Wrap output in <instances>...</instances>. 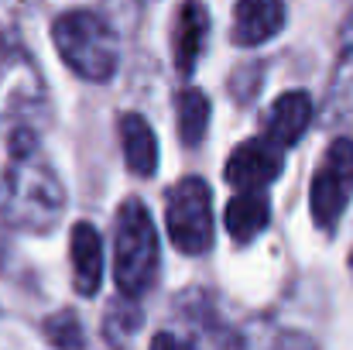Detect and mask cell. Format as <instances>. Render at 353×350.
Here are the masks:
<instances>
[{"label": "cell", "instance_id": "6da1fadb", "mask_svg": "<svg viewBox=\"0 0 353 350\" xmlns=\"http://www.w3.org/2000/svg\"><path fill=\"white\" fill-rule=\"evenodd\" d=\"M31 148L34 144L21 151V144H14V162L0 182V217L24 231H48L62 213L65 193L52 168L38 155H31Z\"/></svg>", "mask_w": 353, "mask_h": 350}, {"label": "cell", "instance_id": "7a4b0ae2", "mask_svg": "<svg viewBox=\"0 0 353 350\" xmlns=\"http://www.w3.org/2000/svg\"><path fill=\"white\" fill-rule=\"evenodd\" d=\"M158 278V231L141 200H123L114 220V282L123 299H141Z\"/></svg>", "mask_w": 353, "mask_h": 350}, {"label": "cell", "instance_id": "3957f363", "mask_svg": "<svg viewBox=\"0 0 353 350\" xmlns=\"http://www.w3.org/2000/svg\"><path fill=\"white\" fill-rule=\"evenodd\" d=\"M62 62L86 83H107L117 72V35L93 10H69L52 24Z\"/></svg>", "mask_w": 353, "mask_h": 350}, {"label": "cell", "instance_id": "277c9868", "mask_svg": "<svg viewBox=\"0 0 353 350\" xmlns=\"http://www.w3.org/2000/svg\"><path fill=\"white\" fill-rule=\"evenodd\" d=\"M165 227L182 254H203L213 244V193L206 179H182L165 193Z\"/></svg>", "mask_w": 353, "mask_h": 350}, {"label": "cell", "instance_id": "5b68a950", "mask_svg": "<svg viewBox=\"0 0 353 350\" xmlns=\"http://www.w3.org/2000/svg\"><path fill=\"white\" fill-rule=\"evenodd\" d=\"M353 200V137H336L316 175H312V193H309V210L312 224L319 231H336L343 210Z\"/></svg>", "mask_w": 353, "mask_h": 350}, {"label": "cell", "instance_id": "8992f818", "mask_svg": "<svg viewBox=\"0 0 353 350\" xmlns=\"http://www.w3.org/2000/svg\"><path fill=\"white\" fill-rule=\"evenodd\" d=\"M281 175V148L268 137H254L236 144L227 162V182L236 189H264Z\"/></svg>", "mask_w": 353, "mask_h": 350}, {"label": "cell", "instance_id": "52a82bcc", "mask_svg": "<svg viewBox=\"0 0 353 350\" xmlns=\"http://www.w3.org/2000/svg\"><path fill=\"white\" fill-rule=\"evenodd\" d=\"M206 38H210V10L203 0H182V7L175 10V24H172V59L175 69L182 76H189L196 69V62L206 52Z\"/></svg>", "mask_w": 353, "mask_h": 350}, {"label": "cell", "instance_id": "ba28073f", "mask_svg": "<svg viewBox=\"0 0 353 350\" xmlns=\"http://www.w3.org/2000/svg\"><path fill=\"white\" fill-rule=\"evenodd\" d=\"M281 28H285V3L281 0H236L230 38L240 48L264 45Z\"/></svg>", "mask_w": 353, "mask_h": 350}, {"label": "cell", "instance_id": "9c48e42d", "mask_svg": "<svg viewBox=\"0 0 353 350\" xmlns=\"http://www.w3.org/2000/svg\"><path fill=\"white\" fill-rule=\"evenodd\" d=\"M69 257H72V285L79 295H97L103 282V240L100 231L86 220H79L69 237Z\"/></svg>", "mask_w": 353, "mask_h": 350}, {"label": "cell", "instance_id": "30bf717a", "mask_svg": "<svg viewBox=\"0 0 353 350\" xmlns=\"http://www.w3.org/2000/svg\"><path fill=\"white\" fill-rule=\"evenodd\" d=\"M312 124V100L302 90H288L271 104V114L264 120V137L271 144H278L281 151L299 144V137L305 134V127Z\"/></svg>", "mask_w": 353, "mask_h": 350}, {"label": "cell", "instance_id": "8fae6325", "mask_svg": "<svg viewBox=\"0 0 353 350\" xmlns=\"http://www.w3.org/2000/svg\"><path fill=\"white\" fill-rule=\"evenodd\" d=\"M120 148H123V162L134 175L151 179L158 172V137L141 114L120 117Z\"/></svg>", "mask_w": 353, "mask_h": 350}, {"label": "cell", "instance_id": "7c38bea8", "mask_svg": "<svg viewBox=\"0 0 353 350\" xmlns=\"http://www.w3.org/2000/svg\"><path fill=\"white\" fill-rule=\"evenodd\" d=\"M271 224V203L261 189H243L236 200H230L227 206V233L236 244L254 240L257 233Z\"/></svg>", "mask_w": 353, "mask_h": 350}, {"label": "cell", "instance_id": "4fadbf2b", "mask_svg": "<svg viewBox=\"0 0 353 350\" xmlns=\"http://www.w3.org/2000/svg\"><path fill=\"white\" fill-rule=\"evenodd\" d=\"M175 124H179V137L182 144H203L206 127H210V97L196 86L182 90L175 97Z\"/></svg>", "mask_w": 353, "mask_h": 350}, {"label": "cell", "instance_id": "5bb4252c", "mask_svg": "<svg viewBox=\"0 0 353 350\" xmlns=\"http://www.w3.org/2000/svg\"><path fill=\"white\" fill-rule=\"evenodd\" d=\"M45 337L55 350H83L86 347V337H83V323L72 309H62L55 316L45 320Z\"/></svg>", "mask_w": 353, "mask_h": 350}, {"label": "cell", "instance_id": "9a60e30c", "mask_svg": "<svg viewBox=\"0 0 353 350\" xmlns=\"http://www.w3.org/2000/svg\"><path fill=\"white\" fill-rule=\"evenodd\" d=\"M151 350H192L185 340H179L175 333H158L154 340H151Z\"/></svg>", "mask_w": 353, "mask_h": 350}, {"label": "cell", "instance_id": "2e32d148", "mask_svg": "<svg viewBox=\"0 0 353 350\" xmlns=\"http://www.w3.org/2000/svg\"><path fill=\"white\" fill-rule=\"evenodd\" d=\"M350 275H353V251H350Z\"/></svg>", "mask_w": 353, "mask_h": 350}, {"label": "cell", "instance_id": "e0dca14e", "mask_svg": "<svg viewBox=\"0 0 353 350\" xmlns=\"http://www.w3.org/2000/svg\"><path fill=\"white\" fill-rule=\"evenodd\" d=\"M350 28H353V21H350Z\"/></svg>", "mask_w": 353, "mask_h": 350}]
</instances>
